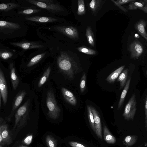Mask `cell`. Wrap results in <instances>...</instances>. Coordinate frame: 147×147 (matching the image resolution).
<instances>
[{
    "label": "cell",
    "mask_w": 147,
    "mask_h": 147,
    "mask_svg": "<svg viewBox=\"0 0 147 147\" xmlns=\"http://www.w3.org/2000/svg\"><path fill=\"white\" fill-rule=\"evenodd\" d=\"M77 49L79 51L88 55H94L96 53L95 50L85 46L79 47Z\"/></svg>",
    "instance_id": "4dcf8cb0"
},
{
    "label": "cell",
    "mask_w": 147,
    "mask_h": 147,
    "mask_svg": "<svg viewBox=\"0 0 147 147\" xmlns=\"http://www.w3.org/2000/svg\"><path fill=\"white\" fill-rule=\"evenodd\" d=\"M68 144L72 147H86L80 143L74 141L69 142Z\"/></svg>",
    "instance_id": "8d00e7d4"
},
{
    "label": "cell",
    "mask_w": 147,
    "mask_h": 147,
    "mask_svg": "<svg viewBox=\"0 0 147 147\" xmlns=\"http://www.w3.org/2000/svg\"><path fill=\"white\" fill-rule=\"evenodd\" d=\"M29 103V100H27L16 111L15 115L14 128L22 127L26 123L28 115Z\"/></svg>",
    "instance_id": "3957f363"
},
{
    "label": "cell",
    "mask_w": 147,
    "mask_h": 147,
    "mask_svg": "<svg viewBox=\"0 0 147 147\" xmlns=\"http://www.w3.org/2000/svg\"><path fill=\"white\" fill-rule=\"evenodd\" d=\"M0 144L2 146H4L5 145V143L3 142V138L2 137V136L1 135V133H0Z\"/></svg>",
    "instance_id": "b9f144b4"
},
{
    "label": "cell",
    "mask_w": 147,
    "mask_h": 147,
    "mask_svg": "<svg viewBox=\"0 0 147 147\" xmlns=\"http://www.w3.org/2000/svg\"><path fill=\"white\" fill-rule=\"evenodd\" d=\"M129 49L131 53V57L133 59H138L144 51L142 44L139 41L136 40L132 42L129 45Z\"/></svg>",
    "instance_id": "ba28073f"
},
{
    "label": "cell",
    "mask_w": 147,
    "mask_h": 147,
    "mask_svg": "<svg viewBox=\"0 0 147 147\" xmlns=\"http://www.w3.org/2000/svg\"><path fill=\"white\" fill-rule=\"evenodd\" d=\"M138 139L136 135H129L126 136L124 139L123 143L124 145L127 146H130L135 144Z\"/></svg>",
    "instance_id": "7402d4cb"
},
{
    "label": "cell",
    "mask_w": 147,
    "mask_h": 147,
    "mask_svg": "<svg viewBox=\"0 0 147 147\" xmlns=\"http://www.w3.org/2000/svg\"><path fill=\"white\" fill-rule=\"evenodd\" d=\"M0 92L4 105L7 102L8 91L7 87L6 80L3 73L0 69Z\"/></svg>",
    "instance_id": "30bf717a"
},
{
    "label": "cell",
    "mask_w": 147,
    "mask_h": 147,
    "mask_svg": "<svg viewBox=\"0 0 147 147\" xmlns=\"http://www.w3.org/2000/svg\"><path fill=\"white\" fill-rule=\"evenodd\" d=\"M111 1L113 2L116 6L119 8L123 11L125 12H127L128 11V10L126 9L123 7L121 5L117 3L115 1L111 0Z\"/></svg>",
    "instance_id": "ab89813d"
},
{
    "label": "cell",
    "mask_w": 147,
    "mask_h": 147,
    "mask_svg": "<svg viewBox=\"0 0 147 147\" xmlns=\"http://www.w3.org/2000/svg\"><path fill=\"white\" fill-rule=\"evenodd\" d=\"M86 73H84L81 79L80 88L81 92L82 93L85 90L86 88Z\"/></svg>",
    "instance_id": "d6a6232c"
},
{
    "label": "cell",
    "mask_w": 147,
    "mask_h": 147,
    "mask_svg": "<svg viewBox=\"0 0 147 147\" xmlns=\"http://www.w3.org/2000/svg\"><path fill=\"white\" fill-rule=\"evenodd\" d=\"M46 104L49 111L48 115L51 118L55 119L59 117L60 110L58 106L52 89L47 93Z\"/></svg>",
    "instance_id": "7a4b0ae2"
},
{
    "label": "cell",
    "mask_w": 147,
    "mask_h": 147,
    "mask_svg": "<svg viewBox=\"0 0 147 147\" xmlns=\"http://www.w3.org/2000/svg\"><path fill=\"white\" fill-rule=\"evenodd\" d=\"M142 144L139 146L137 147H142Z\"/></svg>",
    "instance_id": "bcb514c9"
},
{
    "label": "cell",
    "mask_w": 147,
    "mask_h": 147,
    "mask_svg": "<svg viewBox=\"0 0 147 147\" xmlns=\"http://www.w3.org/2000/svg\"><path fill=\"white\" fill-rule=\"evenodd\" d=\"M136 0H119L116 1L119 4L122 5L135 1Z\"/></svg>",
    "instance_id": "f35d334b"
},
{
    "label": "cell",
    "mask_w": 147,
    "mask_h": 147,
    "mask_svg": "<svg viewBox=\"0 0 147 147\" xmlns=\"http://www.w3.org/2000/svg\"><path fill=\"white\" fill-rule=\"evenodd\" d=\"M46 142L48 147H57V142L55 139L51 135H47L46 138Z\"/></svg>",
    "instance_id": "f1b7e54d"
},
{
    "label": "cell",
    "mask_w": 147,
    "mask_h": 147,
    "mask_svg": "<svg viewBox=\"0 0 147 147\" xmlns=\"http://www.w3.org/2000/svg\"><path fill=\"white\" fill-rule=\"evenodd\" d=\"M57 63L60 70L70 78H73L79 69L77 62L65 51L60 53L57 57Z\"/></svg>",
    "instance_id": "6da1fadb"
},
{
    "label": "cell",
    "mask_w": 147,
    "mask_h": 147,
    "mask_svg": "<svg viewBox=\"0 0 147 147\" xmlns=\"http://www.w3.org/2000/svg\"><path fill=\"white\" fill-rule=\"evenodd\" d=\"M0 147H3V146L0 144Z\"/></svg>",
    "instance_id": "7dc6e473"
},
{
    "label": "cell",
    "mask_w": 147,
    "mask_h": 147,
    "mask_svg": "<svg viewBox=\"0 0 147 147\" xmlns=\"http://www.w3.org/2000/svg\"><path fill=\"white\" fill-rule=\"evenodd\" d=\"M128 69H126L122 71L117 79V82H120V89L125 86L127 81Z\"/></svg>",
    "instance_id": "44dd1931"
},
{
    "label": "cell",
    "mask_w": 147,
    "mask_h": 147,
    "mask_svg": "<svg viewBox=\"0 0 147 147\" xmlns=\"http://www.w3.org/2000/svg\"><path fill=\"white\" fill-rule=\"evenodd\" d=\"M135 37L137 38H139V35L137 34H136L135 35Z\"/></svg>",
    "instance_id": "7bdbcfd3"
},
{
    "label": "cell",
    "mask_w": 147,
    "mask_h": 147,
    "mask_svg": "<svg viewBox=\"0 0 147 147\" xmlns=\"http://www.w3.org/2000/svg\"><path fill=\"white\" fill-rule=\"evenodd\" d=\"M0 28L10 29H18L20 28L18 24L4 21L0 20Z\"/></svg>",
    "instance_id": "d4e9b609"
},
{
    "label": "cell",
    "mask_w": 147,
    "mask_h": 147,
    "mask_svg": "<svg viewBox=\"0 0 147 147\" xmlns=\"http://www.w3.org/2000/svg\"><path fill=\"white\" fill-rule=\"evenodd\" d=\"M18 147H28L27 146H26V145H24V146L22 145V146H20Z\"/></svg>",
    "instance_id": "f6af8a7d"
},
{
    "label": "cell",
    "mask_w": 147,
    "mask_h": 147,
    "mask_svg": "<svg viewBox=\"0 0 147 147\" xmlns=\"http://www.w3.org/2000/svg\"><path fill=\"white\" fill-rule=\"evenodd\" d=\"M90 107L94 118L95 132L98 138L102 140V125L100 115L93 107L90 105Z\"/></svg>",
    "instance_id": "52a82bcc"
},
{
    "label": "cell",
    "mask_w": 147,
    "mask_h": 147,
    "mask_svg": "<svg viewBox=\"0 0 147 147\" xmlns=\"http://www.w3.org/2000/svg\"><path fill=\"white\" fill-rule=\"evenodd\" d=\"M40 11L37 9H28L18 12L19 14H29L38 12Z\"/></svg>",
    "instance_id": "836d02e7"
},
{
    "label": "cell",
    "mask_w": 147,
    "mask_h": 147,
    "mask_svg": "<svg viewBox=\"0 0 147 147\" xmlns=\"http://www.w3.org/2000/svg\"><path fill=\"white\" fill-rule=\"evenodd\" d=\"M146 22L144 20H141L135 25V28L138 32L147 41V34L145 30Z\"/></svg>",
    "instance_id": "9a60e30c"
},
{
    "label": "cell",
    "mask_w": 147,
    "mask_h": 147,
    "mask_svg": "<svg viewBox=\"0 0 147 147\" xmlns=\"http://www.w3.org/2000/svg\"><path fill=\"white\" fill-rule=\"evenodd\" d=\"M33 137V136L32 135L28 136L23 140V143L27 145L30 144L32 141Z\"/></svg>",
    "instance_id": "d590c367"
},
{
    "label": "cell",
    "mask_w": 147,
    "mask_h": 147,
    "mask_svg": "<svg viewBox=\"0 0 147 147\" xmlns=\"http://www.w3.org/2000/svg\"><path fill=\"white\" fill-rule=\"evenodd\" d=\"M136 101L135 94L132 95L126 105L123 116L127 120L134 119L136 110Z\"/></svg>",
    "instance_id": "277c9868"
},
{
    "label": "cell",
    "mask_w": 147,
    "mask_h": 147,
    "mask_svg": "<svg viewBox=\"0 0 147 147\" xmlns=\"http://www.w3.org/2000/svg\"><path fill=\"white\" fill-rule=\"evenodd\" d=\"M20 6L19 4L13 3L0 4V11H7Z\"/></svg>",
    "instance_id": "484cf974"
},
{
    "label": "cell",
    "mask_w": 147,
    "mask_h": 147,
    "mask_svg": "<svg viewBox=\"0 0 147 147\" xmlns=\"http://www.w3.org/2000/svg\"><path fill=\"white\" fill-rule=\"evenodd\" d=\"M145 127L146 129L147 125V97L146 96L145 99Z\"/></svg>",
    "instance_id": "74e56055"
},
{
    "label": "cell",
    "mask_w": 147,
    "mask_h": 147,
    "mask_svg": "<svg viewBox=\"0 0 147 147\" xmlns=\"http://www.w3.org/2000/svg\"><path fill=\"white\" fill-rule=\"evenodd\" d=\"M0 133L5 145H9L12 142L11 138L8 127L7 124L3 119L0 117Z\"/></svg>",
    "instance_id": "9c48e42d"
},
{
    "label": "cell",
    "mask_w": 147,
    "mask_h": 147,
    "mask_svg": "<svg viewBox=\"0 0 147 147\" xmlns=\"http://www.w3.org/2000/svg\"><path fill=\"white\" fill-rule=\"evenodd\" d=\"M45 54V53H42L33 57L27 64V66L30 67L38 63L43 58Z\"/></svg>",
    "instance_id": "4316f807"
},
{
    "label": "cell",
    "mask_w": 147,
    "mask_h": 147,
    "mask_svg": "<svg viewBox=\"0 0 147 147\" xmlns=\"http://www.w3.org/2000/svg\"><path fill=\"white\" fill-rule=\"evenodd\" d=\"M1 93L0 92V108H1Z\"/></svg>",
    "instance_id": "ee69618b"
},
{
    "label": "cell",
    "mask_w": 147,
    "mask_h": 147,
    "mask_svg": "<svg viewBox=\"0 0 147 147\" xmlns=\"http://www.w3.org/2000/svg\"><path fill=\"white\" fill-rule=\"evenodd\" d=\"M12 45L21 47L25 49H37L43 48L44 46L33 42H13L10 44Z\"/></svg>",
    "instance_id": "7c38bea8"
},
{
    "label": "cell",
    "mask_w": 147,
    "mask_h": 147,
    "mask_svg": "<svg viewBox=\"0 0 147 147\" xmlns=\"http://www.w3.org/2000/svg\"><path fill=\"white\" fill-rule=\"evenodd\" d=\"M25 19L30 21L42 23L52 22L57 20V19L52 17L37 16L27 17Z\"/></svg>",
    "instance_id": "5bb4252c"
},
{
    "label": "cell",
    "mask_w": 147,
    "mask_h": 147,
    "mask_svg": "<svg viewBox=\"0 0 147 147\" xmlns=\"http://www.w3.org/2000/svg\"><path fill=\"white\" fill-rule=\"evenodd\" d=\"M13 55L11 53L8 52H0V57L4 59H7L11 57Z\"/></svg>",
    "instance_id": "e575fe53"
},
{
    "label": "cell",
    "mask_w": 147,
    "mask_h": 147,
    "mask_svg": "<svg viewBox=\"0 0 147 147\" xmlns=\"http://www.w3.org/2000/svg\"><path fill=\"white\" fill-rule=\"evenodd\" d=\"M10 77L12 86L13 89L16 90L19 83V79L17 75L15 69L13 64H10Z\"/></svg>",
    "instance_id": "e0dca14e"
},
{
    "label": "cell",
    "mask_w": 147,
    "mask_h": 147,
    "mask_svg": "<svg viewBox=\"0 0 147 147\" xmlns=\"http://www.w3.org/2000/svg\"><path fill=\"white\" fill-rule=\"evenodd\" d=\"M131 79L130 77H129L128 79L121 94L118 105L117 109L118 110L120 109L123 103L126 95L129 88Z\"/></svg>",
    "instance_id": "ac0fdd59"
},
{
    "label": "cell",
    "mask_w": 147,
    "mask_h": 147,
    "mask_svg": "<svg viewBox=\"0 0 147 147\" xmlns=\"http://www.w3.org/2000/svg\"><path fill=\"white\" fill-rule=\"evenodd\" d=\"M28 2L39 7L46 9L53 13H57L62 11L63 8L59 5L51 3H45L38 0H26Z\"/></svg>",
    "instance_id": "5b68a950"
},
{
    "label": "cell",
    "mask_w": 147,
    "mask_h": 147,
    "mask_svg": "<svg viewBox=\"0 0 147 147\" xmlns=\"http://www.w3.org/2000/svg\"><path fill=\"white\" fill-rule=\"evenodd\" d=\"M102 1L100 0H92L89 3L90 8L93 13L97 11L102 4Z\"/></svg>",
    "instance_id": "cb8c5ba5"
},
{
    "label": "cell",
    "mask_w": 147,
    "mask_h": 147,
    "mask_svg": "<svg viewBox=\"0 0 147 147\" xmlns=\"http://www.w3.org/2000/svg\"><path fill=\"white\" fill-rule=\"evenodd\" d=\"M86 36L89 43L93 47H94L95 39L93 33L90 27H88L86 31Z\"/></svg>",
    "instance_id": "603a6c76"
},
{
    "label": "cell",
    "mask_w": 147,
    "mask_h": 147,
    "mask_svg": "<svg viewBox=\"0 0 147 147\" xmlns=\"http://www.w3.org/2000/svg\"><path fill=\"white\" fill-rule=\"evenodd\" d=\"M125 65H123L112 73L106 79V80L109 83L114 82L123 71Z\"/></svg>",
    "instance_id": "d6986e66"
},
{
    "label": "cell",
    "mask_w": 147,
    "mask_h": 147,
    "mask_svg": "<svg viewBox=\"0 0 147 147\" xmlns=\"http://www.w3.org/2000/svg\"><path fill=\"white\" fill-rule=\"evenodd\" d=\"M61 90L64 98L68 103L73 106L76 105V99L72 92L63 87L61 88Z\"/></svg>",
    "instance_id": "4fadbf2b"
},
{
    "label": "cell",
    "mask_w": 147,
    "mask_h": 147,
    "mask_svg": "<svg viewBox=\"0 0 147 147\" xmlns=\"http://www.w3.org/2000/svg\"><path fill=\"white\" fill-rule=\"evenodd\" d=\"M40 1L45 3H53V0H38Z\"/></svg>",
    "instance_id": "60d3db41"
},
{
    "label": "cell",
    "mask_w": 147,
    "mask_h": 147,
    "mask_svg": "<svg viewBox=\"0 0 147 147\" xmlns=\"http://www.w3.org/2000/svg\"><path fill=\"white\" fill-rule=\"evenodd\" d=\"M87 111L88 119L90 127L93 131L95 132L94 118L93 115L91 111L90 105L87 106Z\"/></svg>",
    "instance_id": "1f68e13d"
},
{
    "label": "cell",
    "mask_w": 147,
    "mask_h": 147,
    "mask_svg": "<svg viewBox=\"0 0 147 147\" xmlns=\"http://www.w3.org/2000/svg\"><path fill=\"white\" fill-rule=\"evenodd\" d=\"M140 9L146 13H147V1L146 0L135 1L129 3L128 9L134 10Z\"/></svg>",
    "instance_id": "8fae6325"
},
{
    "label": "cell",
    "mask_w": 147,
    "mask_h": 147,
    "mask_svg": "<svg viewBox=\"0 0 147 147\" xmlns=\"http://www.w3.org/2000/svg\"><path fill=\"white\" fill-rule=\"evenodd\" d=\"M26 93L25 91H22L17 95L13 104L11 113L14 111L20 105Z\"/></svg>",
    "instance_id": "ffe728a7"
},
{
    "label": "cell",
    "mask_w": 147,
    "mask_h": 147,
    "mask_svg": "<svg viewBox=\"0 0 147 147\" xmlns=\"http://www.w3.org/2000/svg\"><path fill=\"white\" fill-rule=\"evenodd\" d=\"M103 138L104 140L109 144H114L116 142L115 137L111 133L106 125L103 127Z\"/></svg>",
    "instance_id": "2e32d148"
},
{
    "label": "cell",
    "mask_w": 147,
    "mask_h": 147,
    "mask_svg": "<svg viewBox=\"0 0 147 147\" xmlns=\"http://www.w3.org/2000/svg\"><path fill=\"white\" fill-rule=\"evenodd\" d=\"M55 29L70 38L76 40L79 38V34L77 29L71 26H60L55 27Z\"/></svg>",
    "instance_id": "8992f818"
},
{
    "label": "cell",
    "mask_w": 147,
    "mask_h": 147,
    "mask_svg": "<svg viewBox=\"0 0 147 147\" xmlns=\"http://www.w3.org/2000/svg\"><path fill=\"white\" fill-rule=\"evenodd\" d=\"M51 71L50 67H48L45 72L43 76L40 80L38 84L39 87H41L47 81Z\"/></svg>",
    "instance_id": "f546056e"
},
{
    "label": "cell",
    "mask_w": 147,
    "mask_h": 147,
    "mask_svg": "<svg viewBox=\"0 0 147 147\" xmlns=\"http://www.w3.org/2000/svg\"><path fill=\"white\" fill-rule=\"evenodd\" d=\"M78 5L77 14L80 16L86 13V9L84 0H78Z\"/></svg>",
    "instance_id": "83f0119b"
}]
</instances>
